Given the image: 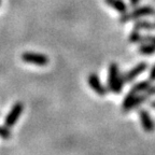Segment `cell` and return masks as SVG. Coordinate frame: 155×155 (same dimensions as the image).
Returning a JSON list of instances; mask_svg holds the SVG:
<instances>
[{"instance_id": "cell-18", "label": "cell", "mask_w": 155, "mask_h": 155, "mask_svg": "<svg viewBox=\"0 0 155 155\" xmlns=\"http://www.w3.org/2000/svg\"><path fill=\"white\" fill-rule=\"evenodd\" d=\"M151 107H152V108H155V100H154V101H152V102H151Z\"/></svg>"}, {"instance_id": "cell-11", "label": "cell", "mask_w": 155, "mask_h": 155, "mask_svg": "<svg viewBox=\"0 0 155 155\" xmlns=\"http://www.w3.org/2000/svg\"><path fill=\"white\" fill-rule=\"evenodd\" d=\"M134 29L135 30H153L155 29V24L152 22H149V21H143V19H137L134 24Z\"/></svg>"}, {"instance_id": "cell-6", "label": "cell", "mask_w": 155, "mask_h": 155, "mask_svg": "<svg viewBox=\"0 0 155 155\" xmlns=\"http://www.w3.org/2000/svg\"><path fill=\"white\" fill-rule=\"evenodd\" d=\"M147 69H148V64L139 63L138 65H136L134 68H131L130 70L122 73V79H123L124 83H131L135 81L136 78L140 75L142 72H144Z\"/></svg>"}, {"instance_id": "cell-2", "label": "cell", "mask_w": 155, "mask_h": 155, "mask_svg": "<svg viewBox=\"0 0 155 155\" xmlns=\"http://www.w3.org/2000/svg\"><path fill=\"white\" fill-rule=\"evenodd\" d=\"M155 15V9L150 5H143V7H136L131 12H126L121 15L119 18L120 23H127L129 21H137L145 16H153Z\"/></svg>"}, {"instance_id": "cell-4", "label": "cell", "mask_w": 155, "mask_h": 155, "mask_svg": "<svg viewBox=\"0 0 155 155\" xmlns=\"http://www.w3.org/2000/svg\"><path fill=\"white\" fill-rule=\"evenodd\" d=\"M22 61L26 64L44 67L48 66L50 63V59L46 55L40 53H34V52H25L22 54Z\"/></svg>"}, {"instance_id": "cell-12", "label": "cell", "mask_w": 155, "mask_h": 155, "mask_svg": "<svg viewBox=\"0 0 155 155\" xmlns=\"http://www.w3.org/2000/svg\"><path fill=\"white\" fill-rule=\"evenodd\" d=\"M139 53L141 55H153L155 54V44L153 43H141V45L139 46Z\"/></svg>"}, {"instance_id": "cell-1", "label": "cell", "mask_w": 155, "mask_h": 155, "mask_svg": "<svg viewBox=\"0 0 155 155\" xmlns=\"http://www.w3.org/2000/svg\"><path fill=\"white\" fill-rule=\"evenodd\" d=\"M124 81L122 79V74L120 73L119 65L116 63H111L109 65V72H108V91L120 94L123 91Z\"/></svg>"}, {"instance_id": "cell-10", "label": "cell", "mask_w": 155, "mask_h": 155, "mask_svg": "<svg viewBox=\"0 0 155 155\" xmlns=\"http://www.w3.org/2000/svg\"><path fill=\"white\" fill-rule=\"evenodd\" d=\"M104 2L109 7L113 8L116 12H119L121 15L127 12V5L123 0H104Z\"/></svg>"}, {"instance_id": "cell-9", "label": "cell", "mask_w": 155, "mask_h": 155, "mask_svg": "<svg viewBox=\"0 0 155 155\" xmlns=\"http://www.w3.org/2000/svg\"><path fill=\"white\" fill-rule=\"evenodd\" d=\"M151 85H152V81H150V80L141 81V82L136 83V84L131 87V90L129 91L128 93L131 95H138V94H140V93L145 92Z\"/></svg>"}, {"instance_id": "cell-19", "label": "cell", "mask_w": 155, "mask_h": 155, "mask_svg": "<svg viewBox=\"0 0 155 155\" xmlns=\"http://www.w3.org/2000/svg\"><path fill=\"white\" fill-rule=\"evenodd\" d=\"M154 24H155V23H154Z\"/></svg>"}, {"instance_id": "cell-7", "label": "cell", "mask_w": 155, "mask_h": 155, "mask_svg": "<svg viewBox=\"0 0 155 155\" xmlns=\"http://www.w3.org/2000/svg\"><path fill=\"white\" fill-rule=\"evenodd\" d=\"M87 82H88V85H90L91 88H92L97 95L104 97L108 94V87L102 84L99 77H98L96 73H91V74L88 75V78H87Z\"/></svg>"}, {"instance_id": "cell-14", "label": "cell", "mask_w": 155, "mask_h": 155, "mask_svg": "<svg viewBox=\"0 0 155 155\" xmlns=\"http://www.w3.org/2000/svg\"><path fill=\"white\" fill-rule=\"evenodd\" d=\"M12 136V133H11V129L7 126H0V138L5 139V140H9Z\"/></svg>"}, {"instance_id": "cell-15", "label": "cell", "mask_w": 155, "mask_h": 155, "mask_svg": "<svg viewBox=\"0 0 155 155\" xmlns=\"http://www.w3.org/2000/svg\"><path fill=\"white\" fill-rule=\"evenodd\" d=\"M141 43H153V44H155V36H151V35H142L140 44Z\"/></svg>"}, {"instance_id": "cell-3", "label": "cell", "mask_w": 155, "mask_h": 155, "mask_svg": "<svg viewBox=\"0 0 155 155\" xmlns=\"http://www.w3.org/2000/svg\"><path fill=\"white\" fill-rule=\"evenodd\" d=\"M149 98H150V96L145 92L140 93L138 95H131L127 93V95L123 100V104H122V111L124 113H127L136 108H139L141 104H144L147 100H149Z\"/></svg>"}, {"instance_id": "cell-8", "label": "cell", "mask_w": 155, "mask_h": 155, "mask_svg": "<svg viewBox=\"0 0 155 155\" xmlns=\"http://www.w3.org/2000/svg\"><path fill=\"white\" fill-rule=\"evenodd\" d=\"M139 119H140V123L142 126L143 130L145 133H153L155 129V124L153 122L152 117H151L150 113L148 110L141 109L139 110Z\"/></svg>"}, {"instance_id": "cell-13", "label": "cell", "mask_w": 155, "mask_h": 155, "mask_svg": "<svg viewBox=\"0 0 155 155\" xmlns=\"http://www.w3.org/2000/svg\"><path fill=\"white\" fill-rule=\"evenodd\" d=\"M141 37H142V35L140 34V31L134 29L128 36V41L131 42V43H140Z\"/></svg>"}, {"instance_id": "cell-17", "label": "cell", "mask_w": 155, "mask_h": 155, "mask_svg": "<svg viewBox=\"0 0 155 155\" xmlns=\"http://www.w3.org/2000/svg\"><path fill=\"white\" fill-rule=\"evenodd\" d=\"M129 2H130V7L136 8V7H138L140 0H129Z\"/></svg>"}, {"instance_id": "cell-16", "label": "cell", "mask_w": 155, "mask_h": 155, "mask_svg": "<svg viewBox=\"0 0 155 155\" xmlns=\"http://www.w3.org/2000/svg\"><path fill=\"white\" fill-rule=\"evenodd\" d=\"M149 80L150 81H155V65L152 66V68H151V70H150V73H149Z\"/></svg>"}, {"instance_id": "cell-5", "label": "cell", "mask_w": 155, "mask_h": 155, "mask_svg": "<svg viewBox=\"0 0 155 155\" xmlns=\"http://www.w3.org/2000/svg\"><path fill=\"white\" fill-rule=\"evenodd\" d=\"M23 111H24V104L22 101H16L13 107L11 108L10 112L7 114L5 119V125L9 128L13 127L16 124V122L18 121V119L22 115Z\"/></svg>"}]
</instances>
